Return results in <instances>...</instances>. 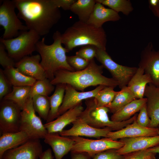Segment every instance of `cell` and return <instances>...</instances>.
Returning <instances> with one entry per match:
<instances>
[{
	"label": "cell",
	"instance_id": "cell-28",
	"mask_svg": "<svg viewBox=\"0 0 159 159\" xmlns=\"http://www.w3.org/2000/svg\"><path fill=\"white\" fill-rule=\"evenodd\" d=\"M96 3L94 0H76L70 10L78 16L79 21L87 22Z\"/></svg>",
	"mask_w": 159,
	"mask_h": 159
},
{
	"label": "cell",
	"instance_id": "cell-45",
	"mask_svg": "<svg viewBox=\"0 0 159 159\" xmlns=\"http://www.w3.org/2000/svg\"><path fill=\"white\" fill-rule=\"evenodd\" d=\"M39 159H54L51 149L48 148L41 155Z\"/></svg>",
	"mask_w": 159,
	"mask_h": 159
},
{
	"label": "cell",
	"instance_id": "cell-13",
	"mask_svg": "<svg viewBox=\"0 0 159 159\" xmlns=\"http://www.w3.org/2000/svg\"><path fill=\"white\" fill-rule=\"evenodd\" d=\"M43 152L39 139H30L22 145L6 151L1 159H38Z\"/></svg>",
	"mask_w": 159,
	"mask_h": 159
},
{
	"label": "cell",
	"instance_id": "cell-17",
	"mask_svg": "<svg viewBox=\"0 0 159 159\" xmlns=\"http://www.w3.org/2000/svg\"><path fill=\"white\" fill-rule=\"evenodd\" d=\"M39 54L25 57L16 62L15 67L24 74L36 80L46 78L45 71L42 66Z\"/></svg>",
	"mask_w": 159,
	"mask_h": 159
},
{
	"label": "cell",
	"instance_id": "cell-46",
	"mask_svg": "<svg viewBox=\"0 0 159 159\" xmlns=\"http://www.w3.org/2000/svg\"><path fill=\"white\" fill-rule=\"evenodd\" d=\"M148 150L151 152L159 154V144L151 148L148 149Z\"/></svg>",
	"mask_w": 159,
	"mask_h": 159
},
{
	"label": "cell",
	"instance_id": "cell-29",
	"mask_svg": "<svg viewBox=\"0 0 159 159\" xmlns=\"http://www.w3.org/2000/svg\"><path fill=\"white\" fill-rule=\"evenodd\" d=\"M136 99L127 86L123 87L117 91L112 101L106 107L113 114L118 110Z\"/></svg>",
	"mask_w": 159,
	"mask_h": 159
},
{
	"label": "cell",
	"instance_id": "cell-2",
	"mask_svg": "<svg viewBox=\"0 0 159 159\" xmlns=\"http://www.w3.org/2000/svg\"><path fill=\"white\" fill-rule=\"evenodd\" d=\"M103 67L97 64L94 59L90 62L88 66L83 70L71 72L65 69L58 71L54 79L50 81L53 85L60 84H68L76 90L84 92L90 86L103 85L114 88L119 85L113 78L102 74Z\"/></svg>",
	"mask_w": 159,
	"mask_h": 159
},
{
	"label": "cell",
	"instance_id": "cell-37",
	"mask_svg": "<svg viewBox=\"0 0 159 159\" xmlns=\"http://www.w3.org/2000/svg\"><path fill=\"white\" fill-rule=\"evenodd\" d=\"M12 85L5 76L3 70L0 69V100L12 91Z\"/></svg>",
	"mask_w": 159,
	"mask_h": 159
},
{
	"label": "cell",
	"instance_id": "cell-43",
	"mask_svg": "<svg viewBox=\"0 0 159 159\" xmlns=\"http://www.w3.org/2000/svg\"><path fill=\"white\" fill-rule=\"evenodd\" d=\"M149 7L154 15L159 19V0L151 1L149 4Z\"/></svg>",
	"mask_w": 159,
	"mask_h": 159
},
{
	"label": "cell",
	"instance_id": "cell-40",
	"mask_svg": "<svg viewBox=\"0 0 159 159\" xmlns=\"http://www.w3.org/2000/svg\"><path fill=\"white\" fill-rule=\"evenodd\" d=\"M116 149H111L98 153L92 159H123L124 155L119 154Z\"/></svg>",
	"mask_w": 159,
	"mask_h": 159
},
{
	"label": "cell",
	"instance_id": "cell-42",
	"mask_svg": "<svg viewBox=\"0 0 159 159\" xmlns=\"http://www.w3.org/2000/svg\"><path fill=\"white\" fill-rule=\"evenodd\" d=\"M54 5L57 8L61 7L64 10H70L72 5L76 0H51Z\"/></svg>",
	"mask_w": 159,
	"mask_h": 159
},
{
	"label": "cell",
	"instance_id": "cell-12",
	"mask_svg": "<svg viewBox=\"0 0 159 159\" xmlns=\"http://www.w3.org/2000/svg\"><path fill=\"white\" fill-rule=\"evenodd\" d=\"M138 67L150 77L151 84L159 87V50H155L151 42L148 43L140 53Z\"/></svg>",
	"mask_w": 159,
	"mask_h": 159
},
{
	"label": "cell",
	"instance_id": "cell-3",
	"mask_svg": "<svg viewBox=\"0 0 159 159\" xmlns=\"http://www.w3.org/2000/svg\"><path fill=\"white\" fill-rule=\"evenodd\" d=\"M61 40L68 52L76 47L87 45L106 50L107 35L103 28L79 20L61 34Z\"/></svg>",
	"mask_w": 159,
	"mask_h": 159
},
{
	"label": "cell",
	"instance_id": "cell-1",
	"mask_svg": "<svg viewBox=\"0 0 159 159\" xmlns=\"http://www.w3.org/2000/svg\"><path fill=\"white\" fill-rule=\"evenodd\" d=\"M18 11L17 16L23 20L29 30L40 36L47 34L61 17V12L51 0H13Z\"/></svg>",
	"mask_w": 159,
	"mask_h": 159
},
{
	"label": "cell",
	"instance_id": "cell-39",
	"mask_svg": "<svg viewBox=\"0 0 159 159\" xmlns=\"http://www.w3.org/2000/svg\"><path fill=\"white\" fill-rule=\"evenodd\" d=\"M6 49L4 45L0 42V64L5 69L9 67H15L14 60L10 57L6 51Z\"/></svg>",
	"mask_w": 159,
	"mask_h": 159
},
{
	"label": "cell",
	"instance_id": "cell-36",
	"mask_svg": "<svg viewBox=\"0 0 159 159\" xmlns=\"http://www.w3.org/2000/svg\"><path fill=\"white\" fill-rule=\"evenodd\" d=\"M67 60L69 65L75 71L84 69L89 64L88 61L77 55L67 57Z\"/></svg>",
	"mask_w": 159,
	"mask_h": 159
},
{
	"label": "cell",
	"instance_id": "cell-14",
	"mask_svg": "<svg viewBox=\"0 0 159 159\" xmlns=\"http://www.w3.org/2000/svg\"><path fill=\"white\" fill-rule=\"evenodd\" d=\"M105 86L100 85L95 89L90 91L79 92L71 85L66 84L65 94L62 103L59 110L58 117L82 103L83 100L94 97Z\"/></svg>",
	"mask_w": 159,
	"mask_h": 159
},
{
	"label": "cell",
	"instance_id": "cell-20",
	"mask_svg": "<svg viewBox=\"0 0 159 159\" xmlns=\"http://www.w3.org/2000/svg\"><path fill=\"white\" fill-rule=\"evenodd\" d=\"M44 142L52 148L55 159H62L71 151L74 141L71 138L61 136L59 133H48L45 136Z\"/></svg>",
	"mask_w": 159,
	"mask_h": 159
},
{
	"label": "cell",
	"instance_id": "cell-10",
	"mask_svg": "<svg viewBox=\"0 0 159 159\" xmlns=\"http://www.w3.org/2000/svg\"><path fill=\"white\" fill-rule=\"evenodd\" d=\"M21 115L20 131L25 132L30 139H44L48 132L40 117L36 114L32 98L28 100Z\"/></svg>",
	"mask_w": 159,
	"mask_h": 159
},
{
	"label": "cell",
	"instance_id": "cell-32",
	"mask_svg": "<svg viewBox=\"0 0 159 159\" xmlns=\"http://www.w3.org/2000/svg\"><path fill=\"white\" fill-rule=\"evenodd\" d=\"M36 112L40 118L47 121L50 110L49 96L37 95L32 98Z\"/></svg>",
	"mask_w": 159,
	"mask_h": 159
},
{
	"label": "cell",
	"instance_id": "cell-33",
	"mask_svg": "<svg viewBox=\"0 0 159 159\" xmlns=\"http://www.w3.org/2000/svg\"><path fill=\"white\" fill-rule=\"evenodd\" d=\"M54 88V85L51 83L50 80L47 78L37 80L31 87L30 97L32 98L35 95H37L48 96Z\"/></svg>",
	"mask_w": 159,
	"mask_h": 159
},
{
	"label": "cell",
	"instance_id": "cell-38",
	"mask_svg": "<svg viewBox=\"0 0 159 159\" xmlns=\"http://www.w3.org/2000/svg\"><path fill=\"white\" fill-rule=\"evenodd\" d=\"M156 154L147 149L124 155L123 159H156Z\"/></svg>",
	"mask_w": 159,
	"mask_h": 159
},
{
	"label": "cell",
	"instance_id": "cell-31",
	"mask_svg": "<svg viewBox=\"0 0 159 159\" xmlns=\"http://www.w3.org/2000/svg\"><path fill=\"white\" fill-rule=\"evenodd\" d=\"M96 2L108 6L117 13H122L128 16L133 10L132 4L129 0H96Z\"/></svg>",
	"mask_w": 159,
	"mask_h": 159
},
{
	"label": "cell",
	"instance_id": "cell-16",
	"mask_svg": "<svg viewBox=\"0 0 159 159\" xmlns=\"http://www.w3.org/2000/svg\"><path fill=\"white\" fill-rule=\"evenodd\" d=\"M136 119L132 123L120 130L110 132L107 135V138L116 140L118 139L143 136H154L159 135L157 128L141 126L137 122Z\"/></svg>",
	"mask_w": 159,
	"mask_h": 159
},
{
	"label": "cell",
	"instance_id": "cell-19",
	"mask_svg": "<svg viewBox=\"0 0 159 159\" xmlns=\"http://www.w3.org/2000/svg\"><path fill=\"white\" fill-rule=\"evenodd\" d=\"M147 99V109L150 119L149 127L157 128L159 125V87L151 83L146 85L144 97Z\"/></svg>",
	"mask_w": 159,
	"mask_h": 159
},
{
	"label": "cell",
	"instance_id": "cell-26",
	"mask_svg": "<svg viewBox=\"0 0 159 159\" xmlns=\"http://www.w3.org/2000/svg\"><path fill=\"white\" fill-rule=\"evenodd\" d=\"M66 85L64 84L56 85L54 92L49 97L50 110L46 123L52 122L58 117V112L63 101Z\"/></svg>",
	"mask_w": 159,
	"mask_h": 159
},
{
	"label": "cell",
	"instance_id": "cell-4",
	"mask_svg": "<svg viewBox=\"0 0 159 159\" xmlns=\"http://www.w3.org/2000/svg\"><path fill=\"white\" fill-rule=\"evenodd\" d=\"M61 34L58 31L54 32L53 35V42L50 45L46 44L45 38L43 37L36 45V51L41 57L40 64L47 78L50 81L54 78L56 72L60 70L75 71L67 62L66 53L68 52L62 45Z\"/></svg>",
	"mask_w": 159,
	"mask_h": 159
},
{
	"label": "cell",
	"instance_id": "cell-8",
	"mask_svg": "<svg viewBox=\"0 0 159 159\" xmlns=\"http://www.w3.org/2000/svg\"><path fill=\"white\" fill-rule=\"evenodd\" d=\"M95 58L110 72L112 78L118 82L121 89L127 86L138 69L137 67L123 66L117 63L105 50L97 48Z\"/></svg>",
	"mask_w": 159,
	"mask_h": 159
},
{
	"label": "cell",
	"instance_id": "cell-7",
	"mask_svg": "<svg viewBox=\"0 0 159 159\" xmlns=\"http://www.w3.org/2000/svg\"><path fill=\"white\" fill-rule=\"evenodd\" d=\"M16 7L13 0H3L0 6V25L4 29V39L16 37L23 31L28 30L15 12Z\"/></svg>",
	"mask_w": 159,
	"mask_h": 159
},
{
	"label": "cell",
	"instance_id": "cell-35",
	"mask_svg": "<svg viewBox=\"0 0 159 159\" xmlns=\"http://www.w3.org/2000/svg\"><path fill=\"white\" fill-rule=\"evenodd\" d=\"M97 48L92 45L84 46L76 52V55L90 62L96 57Z\"/></svg>",
	"mask_w": 159,
	"mask_h": 159
},
{
	"label": "cell",
	"instance_id": "cell-23",
	"mask_svg": "<svg viewBox=\"0 0 159 159\" xmlns=\"http://www.w3.org/2000/svg\"><path fill=\"white\" fill-rule=\"evenodd\" d=\"M29 139L28 135L21 131L2 134L0 137V159L6 151L22 145Z\"/></svg>",
	"mask_w": 159,
	"mask_h": 159
},
{
	"label": "cell",
	"instance_id": "cell-44",
	"mask_svg": "<svg viewBox=\"0 0 159 159\" xmlns=\"http://www.w3.org/2000/svg\"><path fill=\"white\" fill-rule=\"evenodd\" d=\"M71 159H91V157L85 153H72Z\"/></svg>",
	"mask_w": 159,
	"mask_h": 159
},
{
	"label": "cell",
	"instance_id": "cell-9",
	"mask_svg": "<svg viewBox=\"0 0 159 159\" xmlns=\"http://www.w3.org/2000/svg\"><path fill=\"white\" fill-rule=\"evenodd\" d=\"M74 141L72 153H85L91 158L100 152L111 149H118L124 145L119 140L104 138L97 140L85 138L81 137H70Z\"/></svg>",
	"mask_w": 159,
	"mask_h": 159
},
{
	"label": "cell",
	"instance_id": "cell-11",
	"mask_svg": "<svg viewBox=\"0 0 159 159\" xmlns=\"http://www.w3.org/2000/svg\"><path fill=\"white\" fill-rule=\"evenodd\" d=\"M1 101V132L3 134L20 131L22 110L12 101L3 99Z\"/></svg>",
	"mask_w": 159,
	"mask_h": 159
},
{
	"label": "cell",
	"instance_id": "cell-47",
	"mask_svg": "<svg viewBox=\"0 0 159 159\" xmlns=\"http://www.w3.org/2000/svg\"><path fill=\"white\" fill-rule=\"evenodd\" d=\"M157 128H158V132H159V125L158 126Z\"/></svg>",
	"mask_w": 159,
	"mask_h": 159
},
{
	"label": "cell",
	"instance_id": "cell-41",
	"mask_svg": "<svg viewBox=\"0 0 159 159\" xmlns=\"http://www.w3.org/2000/svg\"><path fill=\"white\" fill-rule=\"evenodd\" d=\"M136 120L137 122L141 126L149 127L150 123V119L147 111L146 103L140 110Z\"/></svg>",
	"mask_w": 159,
	"mask_h": 159
},
{
	"label": "cell",
	"instance_id": "cell-24",
	"mask_svg": "<svg viewBox=\"0 0 159 159\" xmlns=\"http://www.w3.org/2000/svg\"><path fill=\"white\" fill-rule=\"evenodd\" d=\"M151 82V79L149 76L145 74L142 69L138 67L127 86L136 99H141L144 97L146 85Z\"/></svg>",
	"mask_w": 159,
	"mask_h": 159
},
{
	"label": "cell",
	"instance_id": "cell-22",
	"mask_svg": "<svg viewBox=\"0 0 159 159\" xmlns=\"http://www.w3.org/2000/svg\"><path fill=\"white\" fill-rule=\"evenodd\" d=\"M96 2L87 23L100 28L102 27L103 24L106 22L116 21L120 19L121 17L118 13L110 8L105 7L99 3Z\"/></svg>",
	"mask_w": 159,
	"mask_h": 159
},
{
	"label": "cell",
	"instance_id": "cell-21",
	"mask_svg": "<svg viewBox=\"0 0 159 159\" xmlns=\"http://www.w3.org/2000/svg\"><path fill=\"white\" fill-rule=\"evenodd\" d=\"M84 110L82 102L72 107L44 125L48 133H59L67 125L72 123L80 117Z\"/></svg>",
	"mask_w": 159,
	"mask_h": 159
},
{
	"label": "cell",
	"instance_id": "cell-5",
	"mask_svg": "<svg viewBox=\"0 0 159 159\" xmlns=\"http://www.w3.org/2000/svg\"><path fill=\"white\" fill-rule=\"evenodd\" d=\"M86 107L79 117L86 123L95 128L108 127L112 130L117 131L133 122L137 118L136 114L129 119L120 122L110 119L108 115L109 109L106 107H100L96 104L94 97L85 100Z\"/></svg>",
	"mask_w": 159,
	"mask_h": 159
},
{
	"label": "cell",
	"instance_id": "cell-15",
	"mask_svg": "<svg viewBox=\"0 0 159 159\" xmlns=\"http://www.w3.org/2000/svg\"><path fill=\"white\" fill-rule=\"evenodd\" d=\"M72 124L70 128L63 130L59 133L60 135L65 137L84 136L99 138H107L108 133L112 130L108 127L102 128L93 127L86 123L79 117Z\"/></svg>",
	"mask_w": 159,
	"mask_h": 159
},
{
	"label": "cell",
	"instance_id": "cell-25",
	"mask_svg": "<svg viewBox=\"0 0 159 159\" xmlns=\"http://www.w3.org/2000/svg\"><path fill=\"white\" fill-rule=\"evenodd\" d=\"M146 102L147 99L145 97L133 100L113 113L111 116V120L120 122L129 119L137 112H139L142 107L146 104Z\"/></svg>",
	"mask_w": 159,
	"mask_h": 159
},
{
	"label": "cell",
	"instance_id": "cell-6",
	"mask_svg": "<svg viewBox=\"0 0 159 159\" xmlns=\"http://www.w3.org/2000/svg\"><path fill=\"white\" fill-rule=\"evenodd\" d=\"M40 37L35 31L28 30L13 38L4 39L1 37L0 42L4 46L9 56L18 61L36 51V45Z\"/></svg>",
	"mask_w": 159,
	"mask_h": 159
},
{
	"label": "cell",
	"instance_id": "cell-18",
	"mask_svg": "<svg viewBox=\"0 0 159 159\" xmlns=\"http://www.w3.org/2000/svg\"><path fill=\"white\" fill-rule=\"evenodd\" d=\"M120 141L123 146L117 150L121 155L147 150L159 144V135L154 136H140L134 138H124Z\"/></svg>",
	"mask_w": 159,
	"mask_h": 159
},
{
	"label": "cell",
	"instance_id": "cell-34",
	"mask_svg": "<svg viewBox=\"0 0 159 159\" xmlns=\"http://www.w3.org/2000/svg\"><path fill=\"white\" fill-rule=\"evenodd\" d=\"M114 88L106 86L96 95L94 98L98 106L106 107L112 101L117 92Z\"/></svg>",
	"mask_w": 159,
	"mask_h": 159
},
{
	"label": "cell",
	"instance_id": "cell-27",
	"mask_svg": "<svg viewBox=\"0 0 159 159\" xmlns=\"http://www.w3.org/2000/svg\"><path fill=\"white\" fill-rule=\"evenodd\" d=\"M4 72L13 86H32L37 80L21 73L15 67L4 69Z\"/></svg>",
	"mask_w": 159,
	"mask_h": 159
},
{
	"label": "cell",
	"instance_id": "cell-30",
	"mask_svg": "<svg viewBox=\"0 0 159 159\" xmlns=\"http://www.w3.org/2000/svg\"><path fill=\"white\" fill-rule=\"evenodd\" d=\"M31 88L30 86H13L11 91L3 99L13 101L22 110L30 98Z\"/></svg>",
	"mask_w": 159,
	"mask_h": 159
}]
</instances>
